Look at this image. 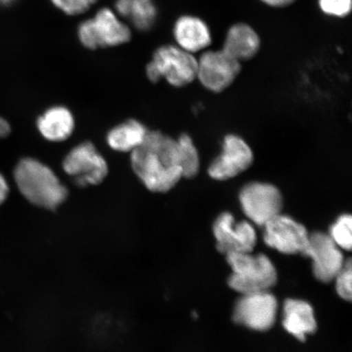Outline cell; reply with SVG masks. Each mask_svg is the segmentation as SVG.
<instances>
[{"mask_svg":"<svg viewBox=\"0 0 352 352\" xmlns=\"http://www.w3.org/2000/svg\"><path fill=\"white\" fill-rule=\"evenodd\" d=\"M131 153L132 169L149 191L169 192L183 178L177 140L161 131H148L143 143Z\"/></svg>","mask_w":352,"mask_h":352,"instance_id":"cell-1","label":"cell"},{"mask_svg":"<svg viewBox=\"0 0 352 352\" xmlns=\"http://www.w3.org/2000/svg\"><path fill=\"white\" fill-rule=\"evenodd\" d=\"M14 179L21 195L39 208L56 210L68 197L67 188L54 170L34 158L19 162L14 170Z\"/></svg>","mask_w":352,"mask_h":352,"instance_id":"cell-2","label":"cell"},{"mask_svg":"<svg viewBox=\"0 0 352 352\" xmlns=\"http://www.w3.org/2000/svg\"><path fill=\"white\" fill-rule=\"evenodd\" d=\"M227 261L232 270L228 284L242 296L267 292L276 283V268L266 255L230 254Z\"/></svg>","mask_w":352,"mask_h":352,"instance_id":"cell-3","label":"cell"},{"mask_svg":"<svg viewBox=\"0 0 352 352\" xmlns=\"http://www.w3.org/2000/svg\"><path fill=\"white\" fill-rule=\"evenodd\" d=\"M197 59L177 46H162L153 56L146 67L147 77L153 82L162 78L176 87L188 85L197 78Z\"/></svg>","mask_w":352,"mask_h":352,"instance_id":"cell-4","label":"cell"},{"mask_svg":"<svg viewBox=\"0 0 352 352\" xmlns=\"http://www.w3.org/2000/svg\"><path fill=\"white\" fill-rule=\"evenodd\" d=\"M78 34L82 45L91 50L121 45L131 36L129 25L109 8H102L94 19L82 22Z\"/></svg>","mask_w":352,"mask_h":352,"instance_id":"cell-5","label":"cell"},{"mask_svg":"<svg viewBox=\"0 0 352 352\" xmlns=\"http://www.w3.org/2000/svg\"><path fill=\"white\" fill-rule=\"evenodd\" d=\"M63 166L79 187L98 186L109 173L107 161L91 142L74 148L65 157Z\"/></svg>","mask_w":352,"mask_h":352,"instance_id":"cell-6","label":"cell"},{"mask_svg":"<svg viewBox=\"0 0 352 352\" xmlns=\"http://www.w3.org/2000/svg\"><path fill=\"white\" fill-rule=\"evenodd\" d=\"M239 199L245 214L258 226H263L280 214L283 196L272 184L253 182L242 188Z\"/></svg>","mask_w":352,"mask_h":352,"instance_id":"cell-7","label":"cell"},{"mask_svg":"<svg viewBox=\"0 0 352 352\" xmlns=\"http://www.w3.org/2000/svg\"><path fill=\"white\" fill-rule=\"evenodd\" d=\"M240 72L241 63L223 50L206 52L197 60V78L211 91L227 89Z\"/></svg>","mask_w":352,"mask_h":352,"instance_id":"cell-8","label":"cell"},{"mask_svg":"<svg viewBox=\"0 0 352 352\" xmlns=\"http://www.w3.org/2000/svg\"><path fill=\"white\" fill-rule=\"evenodd\" d=\"M277 307L276 298L267 292L243 294L236 303L233 320L250 329L264 331L274 325Z\"/></svg>","mask_w":352,"mask_h":352,"instance_id":"cell-9","label":"cell"},{"mask_svg":"<svg viewBox=\"0 0 352 352\" xmlns=\"http://www.w3.org/2000/svg\"><path fill=\"white\" fill-rule=\"evenodd\" d=\"M302 254L312 259L316 279L324 283L336 279L345 263L340 248L323 232L309 235Z\"/></svg>","mask_w":352,"mask_h":352,"instance_id":"cell-10","label":"cell"},{"mask_svg":"<svg viewBox=\"0 0 352 352\" xmlns=\"http://www.w3.org/2000/svg\"><path fill=\"white\" fill-rule=\"evenodd\" d=\"M263 227L264 241L272 249L286 254H302L305 250L309 234L296 220L280 214Z\"/></svg>","mask_w":352,"mask_h":352,"instance_id":"cell-11","label":"cell"},{"mask_svg":"<svg viewBox=\"0 0 352 352\" xmlns=\"http://www.w3.org/2000/svg\"><path fill=\"white\" fill-rule=\"evenodd\" d=\"M254 155L248 143L239 136L228 135L223 140L221 154L210 164L208 173L219 182L230 179L252 166Z\"/></svg>","mask_w":352,"mask_h":352,"instance_id":"cell-12","label":"cell"},{"mask_svg":"<svg viewBox=\"0 0 352 352\" xmlns=\"http://www.w3.org/2000/svg\"><path fill=\"white\" fill-rule=\"evenodd\" d=\"M214 235L217 249L223 254L250 253L256 244V232L248 222H234L230 213H223L215 220Z\"/></svg>","mask_w":352,"mask_h":352,"instance_id":"cell-13","label":"cell"},{"mask_svg":"<svg viewBox=\"0 0 352 352\" xmlns=\"http://www.w3.org/2000/svg\"><path fill=\"white\" fill-rule=\"evenodd\" d=\"M174 36L178 47L192 54L204 50L211 43L208 25L192 16H182L175 22Z\"/></svg>","mask_w":352,"mask_h":352,"instance_id":"cell-14","label":"cell"},{"mask_svg":"<svg viewBox=\"0 0 352 352\" xmlns=\"http://www.w3.org/2000/svg\"><path fill=\"white\" fill-rule=\"evenodd\" d=\"M261 48V38L248 24L239 23L228 30L223 51L239 63L253 58Z\"/></svg>","mask_w":352,"mask_h":352,"instance_id":"cell-15","label":"cell"},{"mask_svg":"<svg viewBox=\"0 0 352 352\" xmlns=\"http://www.w3.org/2000/svg\"><path fill=\"white\" fill-rule=\"evenodd\" d=\"M283 325L298 340H305L307 334L314 333L318 324L314 309L307 302L296 299H288L284 305Z\"/></svg>","mask_w":352,"mask_h":352,"instance_id":"cell-16","label":"cell"},{"mask_svg":"<svg viewBox=\"0 0 352 352\" xmlns=\"http://www.w3.org/2000/svg\"><path fill=\"white\" fill-rule=\"evenodd\" d=\"M37 126L46 140L52 142H61L72 135L74 120L68 109L56 107L47 109L38 118Z\"/></svg>","mask_w":352,"mask_h":352,"instance_id":"cell-17","label":"cell"},{"mask_svg":"<svg viewBox=\"0 0 352 352\" xmlns=\"http://www.w3.org/2000/svg\"><path fill=\"white\" fill-rule=\"evenodd\" d=\"M148 132L142 122L130 120L109 131L107 143L113 151L131 153L143 143Z\"/></svg>","mask_w":352,"mask_h":352,"instance_id":"cell-18","label":"cell"},{"mask_svg":"<svg viewBox=\"0 0 352 352\" xmlns=\"http://www.w3.org/2000/svg\"><path fill=\"white\" fill-rule=\"evenodd\" d=\"M116 11L135 28L151 29L157 19V8L153 0H117Z\"/></svg>","mask_w":352,"mask_h":352,"instance_id":"cell-19","label":"cell"},{"mask_svg":"<svg viewBox=\"0 0 352 352\" xmlns=\"http://www.w3.org/2000/svg\"><path fill=\"white\" fill-rule=\"evenodd\" d=\"M179 164L183 178L195 177L200 170V157L190 136L183 134L177 139Z\"/></svg>","mask_w":352,"mask_h":352,"instance_id":"cell-20","label":"cell"},{"mask_svg":"<svg viewBox=\"0 0 352 352\" xmlns=\"http://www.w3.org/2000/svg\"><path fill=\"white\" fill-rule=\"evenodd\" d=\"M352 219L350 214H343L338 219L330 230V237L338 248L346 250L351 249Z\"/></svg>","mask_w":352,"mask_h":352,"instance_id":"cell-21","label":"cell"},{"mask_svg":"<svg viewBox=\"0 0 352 352\" xmlns=\"http://www.w3.org/2000/svg\"><path fill=\"white\" fill-rule=\"evenodd\" d=\"M351 261L349 259V261H345L342 270L338 272L336 277V289L338 296L347 301H350L351 299Z\"/></svg>","mask_w":352,"mask_h":352,"instance_id":"cell-22","label":"cell"},{"mask_svg":"<svg viewBox=\"0 0 352 352\" xmlns=\"http://www.w3.org/2000/svg\"><path fill=\"white\" fill-rule=\"evenodd\" d=\"M54 6L68 15H79L87 12L98 0H51Z\"/></svg>","mask_w":352,"mask_h":352,"instance_id":"cell-23","label":"cell"},{"mask_svg":"<svg viewBox=\"0 0 352 352\" xmlns=\"http://www.w3.org/2000/svg\"><path fill=\"white\" fill-rule=\"evenodd\" d=\"M320 10L325 14L344 17L351 10V0H319Z\"/></svg>","mask_w":352,"mask_h":352,"instance_id":"cell-24","label":"cell"},{"mask_svg":"<svg viewBox=\"0 0 352 352\" xmlns=\"http://www.w3.org/2000/svg\"><path fill=\"white\" fill-rule=\"evenodd\" d=\"M8 192H10V188H8L6 179L0 174V205L6 200Z\"/></svg>","mask_w":352,"mask_h":352,"instance_id":"cell-25","label":"cell"},{"mask_svg":"<svg viewBox=\"0 0 352 352\" xmlns=\"http://www.w3.org/2000/svg\"><path fill=\"white\" fill-rule=\"evenodd\" d=\"M267 6L274 8L287 7L292 4L296 0H261Z\"/></svg>","mask_w":352,"mask_h":352,"instance_id":"cell-26","label":"cell"},{"mask_svg":"<svg viewBox=\"0 0 352 352\" xmlns=\"http://www.w3.org/2000/svg\"><path fill=\"white\" fill-rule=\"evenodd\" d=\"M11 127L8 122L0 117V138H6L10 134Z\"/></svg>","mask_w":352,"mask_h":352,"instance_id":"cell-27","label":"cell"},{"mask_svg":"<svg viewBox=\"0 0 352 352\" xmlns=\"http://www.w3.org/2000/svg\"><path fill=\"white\" fill-rule=\"evenodd\" d=\"M12 1V0H0V2L3 3H10Z\"/></svg>","mask_w":352,"mask_h":352,"instance_id":"cell-28","label":"cell"}]
</instances>
